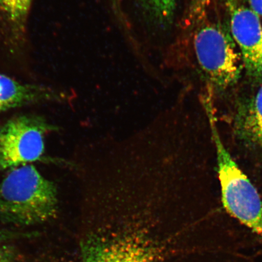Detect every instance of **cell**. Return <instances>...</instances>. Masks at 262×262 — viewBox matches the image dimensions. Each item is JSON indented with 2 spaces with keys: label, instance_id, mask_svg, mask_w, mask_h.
<instances>
[{
  "label": "cell",
  "instance_id": "7",
  "mask_svg": "<svg viewBox=\"0 0 262 262\" xmlns=\"http://www.w3.org/2000/svg\"><path fill=\"white\" fill-rule=\"evenodd\" d=\"M53 97L51 92L0 74V112Z\"/></svg>",
  "mask_w": 262,
  "mask_h": 262
},
{
  "label": "cell",
  "instance_id": "11",
  "mask_svg": "<svg viewBox=\"0 0 262 262\" xmlns=\"http://www.w3.org/2000/svg\"><path fill=\"white\" fill-rule=\"evenodd\" d=\"M17 254L14 249L7 245L0 247V262H15Z\"/></svg>",
  "mask_w": 262,
  "mask_h": 262
},
{
  "label": "cell",
  "instance_id": "14",
  "mask_svg": "<svg viewBox=\"0 0 262 262\" xmlns=\"http://www.w3.org/2000/svg\"><path fill=\"white\" fill-rule=\"evenodd\" d=\"M15 237V234L13 232L0 229V247L5 245L6 242Z\"/></svg>",
  "mask_w": 262,
  "mask_h": 262
},
{
  "label": "cell",
  "instance_id": "6",
  "mask_svg": "<svg viewBox=\"0 0 262 262\" xmlns=\"http://www.w3.org/2000/svg\"><path fill=\"white\" fill-rule=\"evenodd\" d=\"M230 27L248 73L256 76L262 52V26L259 16L244 6L231 5Z\"/></svg>",
  "mask_w": 262,
  "mask_h": 262
},
{
  "label": "cell",
  "instance_id": "9",
  "mask_svg": "<svg viewBox=\"0 0 262 262\" xmlns=\"http://www.w3.org/2000/svg\"><path fill=\"white\" fill-rule=\"evenodd\" d=\"M146 17L150 24L166 29L172 24L176 0H141Z\"/></svg>",
  "mask_w": 262,
  "mask_h": 262
},
{
  "label": "cell",
  "instance_id": "8",
  "mask_svg": "<svg viewBox=\"0 0 262 262\" xmlns=\"http://www.w3.org/2000/svg\"><path fill=\"white\" fill-rule=\"evenodd\" d=\"M242 138L249 144L262 148V86L255 96L248 112L239 122Z\"/></svg>",
  "mask_w": 262,
  "mask_h": 262
},
{
  "label": "cell",
  "instance_id": "10",
  "mask_svg": "<svg viewBox=\"0 0 262 262\" xmlns=\"http://www.w3.org/2000/svg\"><path fill=\"white\" fill-rule=\"evenodd\" d=\"M33 0H0V9L14 23L24 20Z\"/></svg>",
  "mask_w": 262,
  "mask_h": 262
},
{
  "label": "cell",
  "instance_id": "12",
  "mask_svg": "<svg viewBox=\"0 0 262 262\" xmlns=\"http://www.w3.org/2000/svg\"><path fill=\"white\" fill-rule=\"evenodd\" d=\"M115 15L117 19H122L124 15L123 12L121 0H110Z\"/></svg>",
  "mask_w": 262,
  "mask_h": 262
},
{
  "label": "cell",
  "instance_id": "15",
  "mask_svg": "<svg viewBox=\"0 0 262 262\" xmlns=\"http://www.w3.org/2000/svg\"><path fill=\"white\" fill-rule=\"evenodd\" d=\"M255 77L262 78V52L257 64L256 76Z\"/></svg>",
  "mask_w": 262,
  "mask_h": 262
},
{
  "label": "cell",
  "instance_id": "5",
  "mask_svg": "<svg viewBox=\"0 0 262 262\" xmlns=\"http://www.w3.org/2000/svg\"><path fill=\"white\" fill-rule=\"evenodd\" d=\"M81 262H160L165 248L142 232L88 238L81 246Z\"/></svg>",
  "mask_w": 262,
  "mask_h": 262
},
{
  "label": "cell",
  "instance_id": "3",
  "mask_svg": "<svg viewBox=\"0 0 262 262\" xmlns=\"http://www.w3.org/2000/svg\"><path fill=\"white\" fill-rule=\"evenodd\" d=\"M194 46L199 67L215 89L227 90L237 83L244 67L243 58L224 28L215 24L200 26Z\"/></svg>",
  "mask_w": 262,
  "mask_h": 262
},
{
  "label": "cell",
  "instance_id": "13",
  "mask_svg": "<svg viewBox=\"0 0 262 262\" xmlns=\"http://www.w3.org/2000/svg\"><path fill=\"white\" fill-rule=\"evenodd\" d=\"M250 9L258 16H262V0H248Z\"/></svg>",
  "mask_w": 262,
  "mask_h": 262
},
{
  "label": "cell",
  "instance_id": "4",
  "mask_svg": "<svg viewBox=\"0 0 262 262\" xmlns=\"http://www.w3.org/2000/svg\"><path fill=\"white\" fill-rule=\"evenodd\" d=\"M53 129L44 118L35 115L13 118L0 126V171L40 159L45 136Z\"/></svg>",
  "mask_w": 262,
  "mask_h": 262
},
{
  "label": "cell",
  "instance_id": "2",
  "mask_svg": "<svg viewBox=\"0 0 262 262\" xmlns=\"http://www.w3.org/2000/svg\"><path fill=\"white\" fill-rule=\"evenodd\" d=\"M207 113L217 157L223 205L232 217L262 237L260 196L223 143L214 114L209 107Z\"/></svg>",
  "mask_w": 262,
  "mask_h": 262
},
{
  "label": "cell",
  "instance_id": "1",
  "mask_svg": "<svg viewBox=\"0 0 262 262\" xmlns=\"http://www.w3.org/2000/svg\"><path fill=\"white\" fill-rule=\"evenodd\" d=\"M56 186L35 167L24 165L0 183V219L18 226L44 224L58 212Z\"/></svg>",
  "mask_w": 262,
  "mask_h": 262
}]
</instances>
